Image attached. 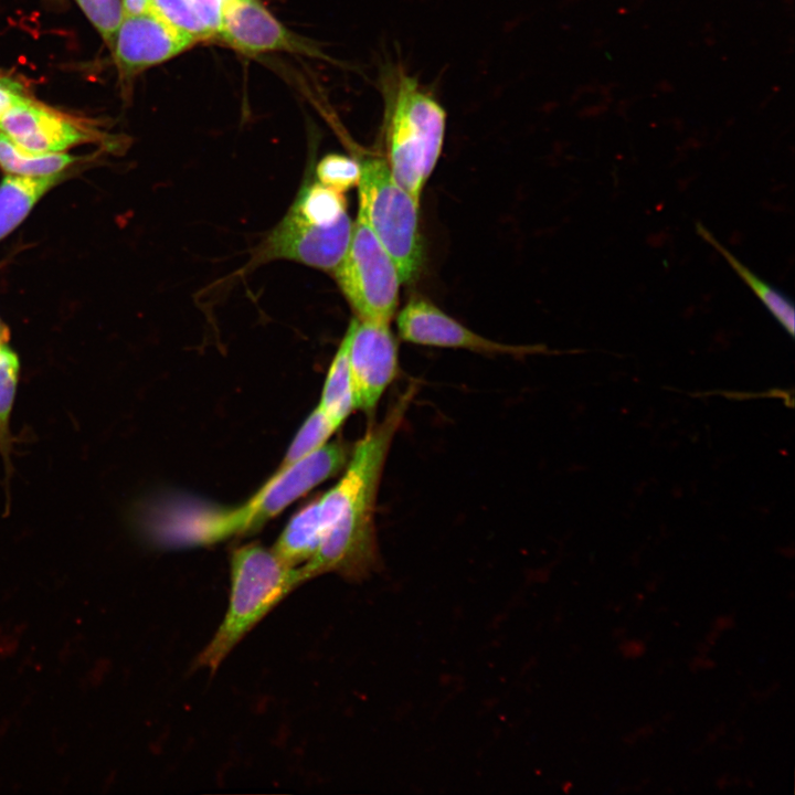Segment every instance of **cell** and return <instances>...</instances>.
<instances>
[{
	"instance_id": "obj_1",
	"label": "cell",
	"mask_w": 795,
	"mask_h": 795,
	"mask_svg": "<svg viewBox=\"0 0 795 795\" xmlns=\"http://www.w3.org/2000/svg\"><path fill=\"white\" fill-rule=\"evenodd\" d=\"M416 388L411 385L379 423L354 444L344 474L318 497L321 539L314 556L299 566L303 582L326 573L359 582L380 568L375 502L383 467Z\"/></svg>"
},
{
	"instance_id": "obj_2",
	"label": "cell",
	"mask_w": 795,
	"mask_h": 795,
	"mask_svg": "<svg viewBox=\"0 0 795 795\" xmlns=\"http://www.w3.org/2000/svg\"><path fill=\"white\" fill-rule=\"evenodd\" d=\"M351 451L344 442L326 443L305 459L275 473L245 502L236 507L177 509L162 521L159 538L178 547L209 545L257 532L290 504L347 465Z\"/></svg>"
},
{
	"instance_id": "obj_3",
	"label": "cell",
	"mask_w": 795,
	"mask_h": 795,
	"mask_svg": "<svg viewBox=\"0 0 795 795\" xmlns=\"http://www.w3.org/2000/svg\"><path fill=\"white\" fill-rule=\"evenodd\" d=\"M379 87L384 104L386 162L394 180L420 201L442 152L446 112L398 63L381 66Z\"/></svg>"
},
{
	"instance_id": "obj_4",
	"label": "cell",
	"mask_w": 795,
	"mask_h": 795,
	"mask_svg": "<svg viewBox=\"0 0 795 795\" xmlns=\"http://www.w3.org/2000/svg\"><path fill=\"white\" fill-rule=\"evenodd\" d=\"M299 566L282 562L272 549L248 543L231 555L227 611L195 665L215 671L242 638L290 592L303 584Z\"/></svg>"
},
{
	"instance_id": "obj_5",
	"label": "cell",
	"mask_w": 795,
	"mask_h": 795,
	"mask_svg": "<svg viewBox=\"0 0 795 795\" xmlns=\"http://www.w3.org/2000/svg\"><path fill=\"white\" fill-rule=\"evenodd\" d=\"M360 167L358 211L393 259L401 282H412L423 259L420 201L394 180L383 158H369Z\"/></svg>"
},
{
	"instance_id": "obj_6",
	"label": "cell",
	"mask_w": 795,
	"mask_h": 795,
	"mask_svg": "<svg viewBox=\"0 0 795 795\" xmlns=\"http://www.w3.org/2000/svg\"><path fill=\"white\" fill-rule=\"evenodd\" d=\"M332 273L358 319L390 322L402 282L393 259L359 211L347 252Z\"/></svg>"
},
{
	"instance_id": "obj_7",
	"label": "cell",
	"mask_w": 795,
	"mask_h": 795,
	"mask_svg": "<svg viewBox=\"0 0 795 795\" xmlns=\"http://www.w3.org/2000/svg\"><path fill=\"white\" fill-rule=\"evenodd\" d=\"M353 223L348 213L330 224L310 221L290 208L253 257V264L290 259L331 272L349 246Z\"/></svg>"
},
{
	"instance_id": "obj_8",
	"label": "cell",
	"mask_w": 795,
	"mask_h": 795,
	"mask_svg": "<svg viewBox=\"0 0 795 795\" xmlns=\"http://www.w3.org/2000/svg\"><path fill=\"white\" fill-rule=\"evenodd\" d=\"M348 328L354 407L371 416L399 373L398 342L390 322L352 319Z\"/></svg>"
},
{
	"instance_id": "obj_9",
	"label": "cell",
	"mask_w": 795,
	"mask_h": 795,
	"mask_svg": "<svg viewBox=\"0 0 795 795\" xmlns=\"http://www.w3.org/2000/svg\"><path fill=\"white\" fill-rule=\"evenodd\" d=\"M396 324L400 337L416 344L518 357L542 349L541 346H511L484 338L425 298H412L399 312Z\"/></svg>"
},
{
	"instance_id": "obj_10",
	"label": "cell",
	"mask_w": 795,
	"mask_h": 795,
	"mask_svg": "<svg viewBox=\"0 0 795 795\" xmlns=\"http://www.w3.org/2000/svg\"><path fill=\"white\" fill-rule=\"evenodd\" d=\"M218 36L245 54L276 51L311 53L259 0H223Z\"/></svg>"
},
{
	"instance_id": "obj_11",
	"label": "cell",
	"mask_w": 795,
	"mask_h": 795,
	"mask_svg": "<svg viewBox=\"0 0 795 795\" xmlns=\"http://www.w3.org/2000/svg\"><path fill=\"white\" fill-rule=\"evenodd\" d=\"M194 43L148 11L125 15L112 46L119 68L134 74L177 56Z\"/></svg>"
},
{
	"instance_id": "obj_12",
	"label": "cell",
	"mask_w": 795,
	"mask_h": 795,
	"mask_svg": "<svg viewBox=\"0 0 795 795\" xmlns=\"http://www.w3.org/2000/svg\"><path fill=\"white\" fill-rule=\"evenodd\" d=\"M0 132L34 153L63 152L87 139L86 132L71 119L26 97L1 117Z\"/></svg>"
},
{
	"instance_id": "obj_13",
	"label": "cell",
	"mask_w": 795,
	"mask_h": 795,
	"mask_svg": "<svg viewBox=\"0 0 795 795\" xmlns=\"http://www.w3.org/2000/svg\"><path fill=\"white\" fill-rule=\"evenodd\" d=\"M63 177V171L39 177L7 173L0 183V241L26 218L36 202Z\"/></svg>"
},
{
	"instance_id": "obj_14",
	"label": "cell",
	"mask_w": 795,
	"mask_h": 795,
	"mask_svg": "<svg viewBox=\"0 0 795 795\" xmlns=\"http://www.w3.org/2000/svg\"><path fill=\"white\" fill-rule=\"evenodd\" d=\"M320 539L321 521L317 497L290 518L272 551L285 564L298 568L314 556Z\"/></svg>"
},
{
	"instance_id": "obj_15",
	"label": "cell",
	"mask_w": 795,
	"mask_h": 795,
	"mask_svg": "<svg viewBox=\"0 0 795 795\" xmlns=\"http://www.w3.org/2000/svg\"><path fill=\"white\" fill-rule=\"evenodd\" d=\"M696 231L701 239L708 242L727 259L738 276L753 290L773 317L781 324L788 335L793 337L795 328V314L792 300L754 274L727 247H724L700 222L696 223Z\"/></svg>"
},
{
	"instance_id": "obj_16",
	"label": "cell",
	"mask_w": 795,
	"mask_h": 795,
	"mask_svg": "<svg viewBox=\"0 0 795 795\" xmlns=\"http://www.w3.org/2000/svg\"><path fill=\"white\" fill-rule=\"evenodd\" d=\"M349 341L348 328L329 367L318 403L338 428L356 410L348 358Z\"/></svg>"
},
{
	"instance_id": "obj_17",
	"label": "cell",
	"mask_w": 795,
	"mask_h": 795,
	"mask_svg": "<svg viewBox=\"0 0 795 795\" xmlns=\"http://www.w3.org/2000/svg\"><path fill=\"white\" fill-rule=\"evenodd\" d=\"M76 160L64 152L34 153L21 149L0 132V167L10 174L39 177L62 172Z\"/></svg>"
},
{
	"instance_id": "obj_18",
	"label": "cell",
	"mask_w": 795,
	"mask_h": 795,
	"mask_svg": "<svg viewBox=\"0 0 795 795\" xmlns=\"http://www.w3.org/2000/svg\"><path fill=\"white\" fill-rule=\"evenodd\" d=\"M337 430L335 423L317 405L297 432L277 470L285 469L318 451Z\"/></svg>"
},
{
	"instance_id": "obj_19",
	"label": "cell",
	"mask_w": 795,
	"mask_h": 795,
	"mask_svg": "<svg viewBox=\"0 0 795 795\" xmlns=\"http://www.w3.org/2000/svg\"><path fill=\"white\" fill-rule=\"evenodd\" d=\"M343 193L319 182L304 187L292 206L304 218L320 224L333 223L347 213Z\"/></svg>"
},
{
	"instance_id": "obj_20",
	"label": "cell",
	"mask_w": 795,
	"mask_h": 795,
	"mask_svg": "<svg viewBox=\"0 0 795 795\" xmlns=\"http://www.w3.org/2000/svg\"><path fill=\"white\" fill-rule=\"evenodd\" d=\"M20 362L17 353L0 346V453L8 460L10 453L9 422L19 380Z\"/></svg>"
},
{
	"instance_id": "obj_21",
	"label": "cell",
	"mask_w": 795,
	"mask_h": 795,
	"mask_svg": "<svg viewBox=\"0 0 795 795\" xmlns=\"http://www.w3.org/2000/svg\"><path fill=\"white\" fill-rule=\"evenodd\" d=\"M149 11L195 43L213 36L191 0H151Z\"/></svg>"
},
{
	"instance_id": "obj_22",
	"label": "cell",
	"mask_w": 795,
	"mask_h": 795,
	"mask_svg": "<svg viewBox=\"0 0 795 795\" xmlns=\"http://www.w3.org/2000/svg\"><path fill=\"white\" fill-rule=\"evenodd\" d=\"M316 172L319 183L343 193L358 186L361 167L350 157L330 153L318 162Z\"/></svg>"
},
{
	"instance_id": "obj_23",
	"label": "cell",
	"mask_w": 795,
	"mask_h": 795,
	"mask_svg": "<svg viewBox=\"0 0 795 795\" xmlns=\"http://www.w3.org/2000/svg\"><path fill=\"white\" fill-rule=\"evenodd\" d=\"M109 46L125 18L121 0H76Z\"/></svg>"
},
{
	"instance_id": "obj_24",
	"label": "cell",
	"mask_w": 795,
	"mask_h": 795,
	"mask_svg": "<svg viewBox=\"0 0 795 795\" xmlns=\"http://www.w3.org/2000/svg\"><path fill=\"white\" fill-rule=\"evenodd\" d=\"M200 18L211 31L213 36L218 35L223 0H191Z\"/></svg>"
},
{
	"instance_id": "obj_25",
	"label": "cell",
	"mask_w": 795,
	"mask_h": 795,
	"mask_svg": "<svg viewBox=\"0 0 795 795\" xmlns=\"http://www.w3.org/2000/svg\"><path fill=\"white\" fill-rule=\"evenodd\" d=\"M23 98L25 97L17 82L9 78H0V119L10 107Z\"/></svg>"
},
{
	"instance_id": "obj_26",
	"label": "cell",
	"mask_w": 795,
	"mask_h": 795,
	"mask_svg": "<svg viewBox=\"0 0 795 795\" xmlns=\"http://www.w3.org/2000/svg\"><path fill=\"white\" fill-rule=\"evenodd\" d=\"M125 15L141 14L149 11L151 0H121Z\"/></svg>"
},
{
	"instance_id": "obj_27",
	"label": "cell",
	"mask_w": 795,
	"mask_h": 795,
	"mask_svg": "<svg viewBox=\"0 0 795 795\" xmlns=\"http://www.w3.org/2000/svg\"><path fill=\"white\" fill-rule=\"evenodd\" d=\"M643 644L637 642H629L623 646V653L625 656L628 657H637L643 653Z\"/></svg>"
},
{
	"instance_id": "obj_28",
	"label": "cell",
	"mask_w": 795,
	"mask_h": 795,
	"mask_svg": "<svg viewBox=\"0 0 795 795\" xmlns=\"http://www.w3.org/2000/svg\"><path fill=\"white\" fill-rule=\"evenodd\" d=\"M8 340H9V329L0 319V346L8 343Z\"/></svg>"
}]
</instances>
